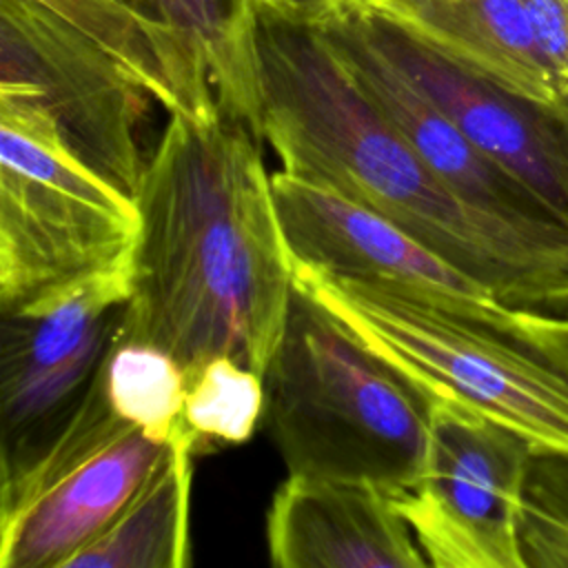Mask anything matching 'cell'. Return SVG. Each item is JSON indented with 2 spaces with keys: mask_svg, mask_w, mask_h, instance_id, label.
Segmentation results:
<instances>
[{
  "mask_svg": "<svg viewBox=\"0 0 568 568\" xmlns=\"http://www.w3.org/2000/svg\"><path fill=\"white\" fill-rule=\"evenodd\" d=\"M262 142L222 113H173L135 193L133 293L115 339L162 346L186 379L217 355L264 375L284 331L295 262Z\"/></svg>",
  "mask_w": 568,
  "mask_h": 568,
  "instance_id": "obj_1",
  "label": "cell"
},
{
  "mask_svg": "<svg viewBox=\"0 0 568 568\" xmlns=\"http://www.w3.org/2000/svg\"><path fill=\"white\" fill-rule=\"evenodd\" d=\"M246 4L262 138L282 171L382 215L501 304L568 317V224L517 222L464 200L375 109L317 27Z\"/></svg>",
  "mask_w": 568,
  "mask_h": 568,
  "instance_id": "obj_2",
  "label": "cell"
},
{
  "mask_svg": "<svg viewBox=\"0 0 568 568\" xmlns=\"http://www.w3.org/2000/svg\"><path fill=\"white\" fill-rule=\"evenodd\" d=\"M262 379L286 475L368 481L388 497L417 475L435 395L297 282Z\"/></svg>",
  "mask_w": 568,
  "mask_h": 568,
  "instance_id": "obj_3",
  "label": "cell"
},
{
  "mask_svg": "<svg viewBox=\"0 0 568 568\" xmlns=\"http://www.w3.org/2000/svg\"><path fill=\"white\" fill-rule=\"evenodd\" d=\"M295 282L433 395L486 413L535 448L568 453V375L515 337L386 284L304 262H295Z\"/></svg>",
  "mask_w": 568,
  "mask_h": 568,
  "instance_id": "obj_4",
  "label": "cell"
},
{
  "mask_svg": "<svg viewBox=\"0 0 568 568\" xmlns=\"http://www.w3.org/2000/svg\"><path fill=\"white\" fill-rule=\"evenodd\" d=\"M140 235L135 197L80 160L53 120L0 98V308L115 268Z\"/></svg>",
  "mask_w": 568,
  "mask_h": 568,
  "instance_id": "obj_5",
  "label": "cell"
},
{
  "mask_svg": "<svg viewBox=\"0 0 568 568\" xmlns=\"http://www.w3.org/2000/svg\"><path fill=\"white\" fill-rule=\"evenodd\" d=\"M171 444L115 415L102 364L60 433L2 477L0 566L64 568L113 521Z\"/></svg>",
  "mask_w": 568,
  "mask_h": 568,
  "instance_id": "obj_6",
  "label": "cell"
},
{
  "mask_svg": "<svg viewBox=\"0 0 568 568\" xmlns=\"http://www.w3.org/2000/svg\"><path fill=\"white\" fill-rule=\"evenodd\" d=\"M113 55L169 115L246 122L262 138L244 0H38ZM264 140V138H262Z\"/></svg>",
  "mask_w": 568,
  "mask_h": 568,
  "instance_id": "obj_7",
  "label": "cell"
},
{
  "mask_svg": "<svg viewBox=\"0 0 568 568\" xmlns=\"http://www.w3.org/2000/svg\"><path fill=\"white\" fill-rule=\"evenodd\" d=\"M535 444L486 413L435 395L426 453L390 499L433 568H524L521 490Z\"/></svg>",
  "mask_w": 568,
  "mask_h": 568,
  "instance_id": "obj_8",
  "label": "cell"
},
{
  "mask_svg": "<svg viewBox=\"0 0 568 568\" xmlns=\"http://www.w3.org/2000/svg\"><path fill=\"white\" fill-rule=\"evenodd\" d=\"M0 98L44 111L67 146L135 197L140 124L153 95L38 0H0Z\"/></svg>",
  "mask_w": 568,
  "mask_h": 568,
  "instance_id": "obj_9",
  "label": "cell"
},
{
  "mask_svg": "<svg viewBox=\"0 0 568 568\" xmlns=\"http://www.w3.org/2000/svg\"><path fill=\"white\" fill-rule=\"evenodd\" d=\"M131 293L133 257L2 313V477L31 462L78 410Z\"/></svg>",
  "mask_w": 568,
  "mask_h": 568,
  "instance_id": "obj_10",
  "label": "cell"
},
{
  "mask_svg": "<svg viewBox=\"0 0 568 568\" xmlns=\"http://www.w3.org/2000/svg\"><path fill=\"white\" fill-rule=\"evenodd\" d=\"M295 262L379 282L510 335L515 311L382 215L286 171L271 173Z\"/></svg>",
  "mask_w": 568,
  "mask_h": 568,
  "instance_id": "obj_11",
  "label": "cell"
},
{
  "mask_svg": "<svg viewBox=\"0 0 568 568\" xmlns=\"http://www.w3.org/2000/svg\"><path fill=\"white\" fill-rule=\"evenodd\" d=\"M375 42L490 160L521 180L568 224V111L481 78L388 20L355 7Z\"/></svg>",
  "mask_w": 568,
  "mask_h": 568,
  "instance_id": "obj_12",
  "label": "cell"
},
{
  "mask_svg": "<svg viewBox=\"0 0 568 568\" xmlns=\"http://www.w3.org/2000/svg\"><path fill=\"white\" fill-rule=\"evenodd\" d=\"M317 29L375 109L455 193L508 220L561 222L521 180L490 160L453 124L375 42L359 9H351Z\"/></svg>",
  "mask_w": 568,
  "mask_h": 568,
  "instance_id": "obj_13",
  "label": "cell"
},
{
  "mask_svg": "<svg viewBox=\"0 0 568 568\" xmlns=\"http://www.w3.org/2000/svg\"><path fill=\"white\" fill-rule=\"evenodd\" d=\"M277 568L428 566L393 499L368 481L286 475L266 510Z\"/></svg>",
  "mask_w": 568,
  "mask_h": 568,
  "instance_id": "obj_14",
  "label": "cell"
},
{
  "mask_svg": "<svg viewBox=\"0 0 568 568\" xmlns=\"http://www.w3.org/2000/svg\"><path fill=\"white\" fill-rule=\"evenodd\" d=\"M359 7L459 67L530 100L568 111L524 0H366Z\"/></svg>",
  "mask_w": 568,
  "mask_h": 568,
  "instance_id": "obj_15",
  "label": "cell"
},
{
  "mask_svg": "<svg viewBox=\"0 0 568 568\" xmlns=\"http://www.w3.org/2000/svg\"><path fill=\"white\" fill-rule=\"evenodd\" d=\"M197 439L182 424L173 444L113 521L64 568H184Z\"/></svg>",
  "mask_w": 568,
  "mask_h": 568,
  "instance_id": "obj_16",
  "label": "cell"
},
{
  "mask_svg": "<svg viewBox=\"0 0 568 568\" xmlns=\"http://www.w3.org/2000/svg\"><path fill=\"white\" fill-rule=\"evenodd\" d=\"M106 399L115 415L158 442H173L182 428L186 373L162 346L113 339L104 362Z\"/></svg>",
  "mask_w": 568,
  "mask_h": 568,
  "instance_id": "obj_17",
  "label": "cell"
},
{
  "mask_svg": "<svg viewBox=\"0 0 568 568\" xmlns=\"http://www.w3.org/2000/svg\"><path fill=\"white\" fill-rule=\"evenodd\" d=\"M264 413V379L229 355L204 362L186 379L182 422L200 453L213 444H242L253 437Z\"/></svg>",
  "mask_w": 568,
  "mask_h": 568,
  "instance_id": "obj_18",
  "label": "cell"
},
{
  "mask_svg": "<svg viewBox=\"0 0 568 568\" xmlns=\"http://www.w3.org/2000/svg\"><path fill=\"white\" fill-rule=\"evenodd\" d=\"M519 548L524 568H568V453L535 448L528 462Z\"/></svg>",
  "mask_w": 568,
  "mask_h": 568,
  "instance_id": "obj_19",
  "label": "cell"
},
{
  "mask_svg": "<svg viewBox=\"0 0 568 568\" xmlns=\"http://www.w3.org/2000/svg\"><path fill=\"white\" fill-rule=\"evenodd\" d=\"M535 38L568 102V0H524Z\"/></svg>",
  "mask_w": 568,
  "mask_h": 568,
  "instance_id": "obj_20",
  "label": "cell"
},
{
  "mask_svg": "<svg viewBox=\"0 0 568 568\" xmlns=\"http://www.w3.org/2000/svg\"><path fill=\"white\" fill-rule=\"evenodd\" d=\"M510 337L568 375V317L517 308Z\"/></svg>",
  "mask_w": 568,
  "mask_h": 568,
  "instance_id": "obj_21",
  "label": "cell"
},
{
  "mask_svg": "<svg viewBox=\"0 0 568 568\" xmlns=\"http://www.w3.org/2000/svg\"><path fill=\"white\" fill-rule=\"evenodd\" d=\"M293 22L322 27L324 22L364 4L366 0H246Z\"/></svg>",
  "mask_w": 568,
  "mask_h": 568,
  "instance_id": "obj_22",
  "label": "cell"
}]
</instances>
